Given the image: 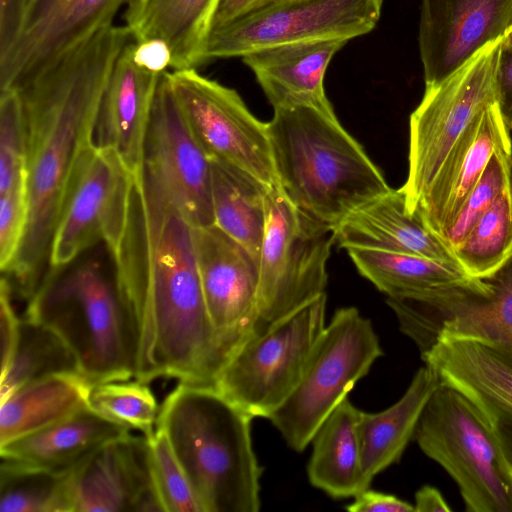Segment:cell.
<instances>
[{
  "label": "cell",
  "mask_w": 512,
  "mask_h": 512,
  "mask_svg": "<svg viewBox=\"0 0 512 512\" xmlns=\"http://www.w3.org/2000/svg\"><path fill=\"white\" fill-rule=\"evenodd\" d=\"M268 130L278 186L296 207L332 228L391 189L335 114L278 107Z\"/></svg>",
  "instance_id": "3957f363"
},
{
  "label": "cell",
  "mask_w": 512,
  "mask_h": 512,
  "mask_svg": "<svg viewBox=\"0 0 512 512\" xmlns=\"http://www.w3.org/2000/svg\"><path fill=\"white\" fill-rule=\"evenodd\" d=\"M382 355L371 321L355 307L325 326L289 397L267 418L295 451H303L330 413Z\"/></svg>",
  "instance_id": "52a82bcc"
},
{
  "label": "cell",
  "mask_w": 512,
  "mask_h": 512,
  "mask_svg": "<svg viewBox=\"0 0 512 512\" xmlns=\"http://www.w3.org/2000/svg\"><path fill=\"white\" fill-rule=\"evenodd\" d=\"M67 372L81 373L71 348L51 328L23 317L12 360L1 373L0 401L26 384Z\"/></svg>",
  "instance_id": "1f68e13d"
},
{
  "label": "cell",
  "mask_w": 512,
  "mask_h": 512,
  "mask_svg": "<svg viewBox=\"0 0 512 512\" xmlns=\"http://www.w3.org/2000/svg\"><path fill=\"white\" fill-rule=\"evenodd\" d=\"M441 385L465 396L485 418L512 417V348L465 338H438L423 354Z\"/></svg>",
  "instance_id": "7402d4cb"
},
{
  "label": "cell",
  "mask_w": 512,
  "mask_h": 512,
  "mask_svg": "<svg viewBox=\"0 0 512 512\" xmlns=\"http://www.w3.org/2000/svg\"><path fill=\"white\" fill-rule=\"evenodd\" d=\"M508 130L498 103L490 106L482 116L474 140L453 157L416 209L415 213L442 239L479 181L491 156L498 149H512Z\"/></svg>",
  "instance_id": "484cf974"
},
{
  "label": "cell",
  "mask_w": 512,
  "mask_h": 512,
  "mask_svg": "<svg viewBox=\"0 0 512 512\" xmlns=\"http://www.w3.org/2000/svg\"><path fill=\"white\" fill-rule=\"evenodd\" d=\"M488 296L470 295L439 309L407 305L401 314V328L427 351L438 338L476 339L512 348V258L489 279Z\"/></svg>",
  "instance_id": "d6986e66"
},
{
  "label": "cell",
  "mask_w": 512,
  "mask_h": 512,
  "mask_svg": "<svg viewBox=\"0 0 512 512\" xmlns=\"http://www.w3.org/2000/svg\"><path fill=\"white\" fill-rule=\"evenodd\" d=\"M214 224L258 262L264 238L268 185L226 161L210 158Z\"/></svg>",
  "instance_id": "4dcf8cb0"
},
{
  "label": "cell",
  "mask_w": 512,
  "mask_h": 512,
  "mask_svg": "<svg viewBox=\"0 0 512 512\" xmlns=\"http://www.w3.org/2000/svg\"><path fill=\"white\" fill-rule=\"evenodd\" d=\"M148 441L154 481L164 512H204L165 433L156 428Z\"/></svg>",
  "instance_id": "74e56055"
},
{
  "label": "cell",
  "mask_w": 512,
  "mask_h": 512,
  "mask_svg": "<svg viewBox=\"0 0 512 512\" xmlns=\"http://www.w3.org/2000/svg\"><path fill=\"white\" fill-rule=\"evenodd\" d=\"M28 219L26 182L0 195V268L7 274L19 252Z\"/></svg>",
  "instance_id": "f35d334b"
},
{
  "label": "cell",
  "mask_w": 512,
  "mask_h": 512,
  "mask_svg": "<svg viewBox=\"0 0 512 512\" xmlns=\"http://www.w3.org/2000/svg\"><path fill=\"white\" fill-rule=\"evenodd\" d=\"M502 38L441 82L425 86L409 122L408 176L400 188L414 214L451 158L498 103L496 71Z\"/></svg>",
  "instance_id": "8992f818"
},
{
  "label": "cell",
  "mask_w": 512,
  "mask_h": 512,
  "mask_svg": "<svg viewBox=\"0 0 512 512\" xmlns=\"http://www.w3.org/2000/svg\"><path fill=\"white\" fill-rule=\"evenodd\" d=\"M71 494L74 512H164L144 435L109 441L77 463Z\"/></svg>",
  "instance_id": "ac0fdd59"
},
{
  "label": "cell",
  "mask_w": 512,
  "mask_h": 512,
  "mask_svg": "<svg viewBox=\"0 0 512 512\" xmlns=\"http://www.w3.org/2000/svg\"><path fill=\"white\" fill-rule=\"evenodd\" d=\"M439 386L436 374L424 365L395 404L378 413L361 411L358 430L364 489L370 488L377 474L399 462L427 402Z\"/></svg>",
  "instance_id": "83f0119b"
},
{
  "label": "cell",
  "mask_w": 512,
  "mask_h": 512,
  "mask_svg": "<svg viewBox=\"0 0 512 512\" xmlns=\"http://www.w3.org/2000/svg\"><path fill=\"white\" fill-rule=\"evenodd\" d=\"M384 0H283L227 26L208 38L205 62L243 57L293 42L344 40L372 31Z\"/></svg>",
  "instance_id": "7c38bea8"
},
{
  "label": "cell",
  "mask_w": 512,
  "mask_h": 512,
  "mask_svg": "<svg viewBox=\"0 0 512 512\" xmlns=\"http://www.w3.org/2000/svg\"><path fill=\"white\" fill-rule=\"evenodd\" d=\"M129 431L87 405L44 429L0 446V457L49 469H69Z\"/></svg>",
  "instance_id": "4316f807"
},
{
  "label": "cell",
  "mask_w": 512,
  "mask_h": 512,
  "mask_svg": "<svg viewBox=\"0 0 512 512\" xmlns=\"http://www.w3.org/2000/svg\"><path fill=\"white\" fill-rule=\"evenodd\" d=\"M181 113L207 156L233 164L269 187L278 185L268 123L258 120L239 94L197 69L168 73Z\"/></svg>",
  "instance_id": "4fadbf2b"
},
{
  "label": "cell",
  "mask_w": 512,
  "mask_h": 512,
  "mask_svg": "<svg viewBox=\"0 0 512 512\" xmlns=\"http://www.w3.org/2000/svg\"><path fill=\"white\" fill-rule=\"evenodd\" d=\"M130 40L125 25L112 24L16 87L26 120L28 219L6 275L27 301L50 268L51 243L70 178L94 143L103 94Z\"/></svg>",
  "instance_id": "7a4b0ae2"
},
{
  "label": "cell",
  "mask_w": 512,
  "mask_h": 512,
  "mask_svg": "<svg viewBox=\"0 0 512 512\" xmlns=\"http://www.w3.org/2000/svg\"><path fill=\"white\" fill-rule=\"evenodd\" d=\"M453 252L460 267L479 280H489L512 258L511 184Z\"/></svg>",
  "instance_id": "836d02e7"
},
{
  "label": "cell",
  "mask_w": 512,
  "mask_h": 512,
  "mask_svg": "<svg viewBox=\"0 0 512 512\" xmlns=\"http://www.w3.org/2000/svg\"><path fill=\"white\" fill-rule=\"evenodd\" d=\"M266 208L253 335L325 293L326 265L335 242L334 228L296 207L278 185L270 187Z\"/></svg>",
  "instance_id": "9c48e42d"
},
{
  "label": "cell",
  "mask_w": 512,
  "mask_h": 512,
  "mask_svg": "<svg viewBox=\"0 0 512 512\" xmlns=\"http://www.w3.org/2000/svg\"><path fill=\"white\" fill-rule=\"evenodd\" d=\"M414 438L454 480L468 512H512V488L492 428L460 392L441 385Z\"/></svg>",
  "instance_id": "ba28073f"
},
{
  "label": "cell",
  "mask_w": 512,
  "mask_h": 512,
  "mask_svg": "<svg viewBox=\"0 0 512 512\" xmlns=\"http://www.w3.org/2000/svg\"><path fill=\"white\" fill-rule=\"evenodd\" d=\"M511 129H512V127H511Z\"/></svg>",
  "instance_id": "681fc988"
},
{
  "label": "cell",
  "mask_w": 512,
  "mask_h": 512,
  "mask_svg": "<svg viewBox=\"0 0 512 512\" xmlns=\"http://www.w3.org/2000/svg\"><path fill=\"white\" fill-rule=\"evenodd\" d=\"M221 0H131L124 13L132 40L162 39L172 52L171 68H197Z\"/></svg>",
  "instance_id": "d4e9b609"
},
{
  "label": "cell",
  "mask_w": 512,
  "mask_h": 512,
  "mask_svg": "<svg viewBox=\"0 0 512 512\" xmlns=\"http://www.w3.org/2000/svg\"><path fill=\"white\" fill-rule=\"evenodd\" d=\"M133 41L119 55L103 94L94 130V144L116 153L136 177L145 165V143L161 74L138 67Z\"/></svg>",
  "instance_id": "44dd1931"
},
{
  "label": "cell",
  "mask_w": 512,
  "mask_h": 512,
  "mask_svg": "<svg viewBox=\"0 0 512 512\" xmlns=\"http://www.w3.org/2000/svg\"><path fill=\"white\" fill-rule=\"evenodd\" d=\"M89 406L130 430L140 431L147 439L156 432L160 408L147 383L135 379L94 384Z\"/></svg>",
  "instance_id": "e575fe53"
},
{
  "label": "cell",
  "mask_w": 512,
  "mask_h": 512,
  "mask_svg": "<svg viewBox=\"0 0 512 512\" xmlns=\"http://www.w3.org/2000/svg\"><path fill=\"white\" fill-rule=\"evenodd\" d=\"M346 250L359 273L388 298L438 309L466 296H488L493 290L489 280L475 279L456 264L373 249Z\"/></svg>",
  "instance_id": "ffe728a7"
},
{
  "label": "cell",
  "mask_w": 512,
  "mask_h": 512,
  "mask_svg": "<svg viewBox=\"0 0 512 512\" xmlns=\"http://www.w3.org/2000/svg\"><path fill=\"white\" fill-rule=\"evenodd\" d=\"M512 180V149H498L443 240L454 250Z\"/></svg>",
  "instance_id": "8d00e7d4"
},
{
  "label": "cell",
  "mask_w": 512,
  "mask_h": 512,
  "mask_svg": "<svg viewBox=\"0 0 512 512\" xmlns=\"http://www.w3.org/2000/svg\"><path fill=\"white\" fill-rule=\"evenodd\" d=\"M145 165L193 227L214 224L210 159L181 113L167 71L154 97Z\"/></svg>",
  "instance_id": "9a60e30c"
},
{
  "label": "cell",
  "mask_w": 512,
  "mask_h": 512,
  "mask_svg": "<svg viewBox=\"0 0 512 512\" xmlns=\"http://www.w3.org/2000/svg\"><path fill=\"white\" fill-rule=\"evenodd\" d=\"M72 468L49 469L1 458L0 512H74Z\"/></svg>",
  "instance_id": "d6a6232c"
},
{
  "label": "cell",
  "mask_w": 512,
  "mask_h": 512,
  "mask_svg": "<svg viewBox=\"0 0 512 512\" xmlns=\"http://www.w3.org/2000/svg\"><path fill=\"white\" fill-rule=\"evenodd\" d=\"M361 411L346 397L325 419L311 443L310 483L332 498L355 497L362 480L359 418Z\"/></svg>",
  "instance_id": "f546056e"
},
{
  "label": "cell",
  "mask_w": 512,
  "mask_h": 512,
  "mask_svg": "<svg viewBox=\"0 0 512 512\" xmlns=\"http://www.w3.org/2000/svg\"><path fill=\"white\" fill-rule=\"evenodd\" d=\"M93 384L81 373L47 376L0 401V446L44 429L89 405Z\"/></svg>",
  "instance_id": "f1b7e54d"
},
{
  "label": "cell",
  "mask_w": 512,
  "mask_h": 512,
  "mask_svg": "<svg viewBox=\"0 0 512 512\" xmlns=\"http://www.w3.org/2000/svg\"><path fill=\"white\" fill-rule=\"evenodd\" d=\"M27 131L16 87L0 90V195L26 182Z\"/></svg>",
  "instance_id": "d590c367"
},
{
  "label": "cell",
  "mask_w": 512,
  "mask_h": 512,
  "mask_svg": "<svg viewBox=\"0 0 512 512\" xmlns=\"http://www.w3.org/2000/svg\"><path fill=\"white\" fill-rule=\"evenodd\" d=\"M451 510L442 493L436 487L424 485L415 493L414 511L449 512Z\"/></svg>",
  "instance_id": "bcb514c9"
},
{
  "label": "cell",
  "mask_w": 512,
  "mask_h": 512,
  "mask_svg": "<svg viewBox=\"0 0 512 512\" xmlns=\"http://www.w3.org/2000/svg\"><path fill=\"white\" fill-rule=\"evenodd\" d=\"M24 317L54 330L91 384L135 378L139 325L114 269L96 260L50 269Z\"/></svg>",
  "instance_id": "5b68a950"
},
{
  "label": "cell",
  "mask_w": 512,
  "mask_h": 512,
  "mask_svg": "<svg viewBox=\"0 0 512 512\" xmlns=\"http://www.w3.org/2000/svg\"><path fill=\"white\" fill-rule=\"evenodd\" d=\"M132 58L135 64L151 73L162 74L171 66L172 52L162 39L133 41Z\"/></svg>",
  "instance_id": "60d3db41"
},
{
  "label": "cell",
  "mask_w": 512,
  "mask_h": 512,
  "mask_svg": "<svg viewBox=\"0 0 512 512\" xmlns=\"http://www.w3.org/2000/svg\"><path fill=\"white\" fill-rule=\"evenodd\" d=\"M193 238L207 311L229 358L255 332L258 262L216 224L194 227Z\"/></svg>",
  "instance_id": "2e32d148"
},
{
  "label": "cell",
  "mask_w": 512,
  "mask_h": 512,
  "mask_svg": "<svg viewBox=\"0 0 512 512\" xmlns=\"http://www.w3.org/2000/svg\"><path fill=\"white\" fill-rule=\"evenodd\" d=\"M253 418L215 387L179 382L162 403L157 428L168 438L204 512H257L262 469Z\"/></svg>",
  "instance_id": "277c9868"
},
{
  "label": "cell",
  "mask_w": 512,
  "mask_h": 512,
  "mask_svg": "<svg viewBox=\"0 0 512 512\" xmlns=\"http://www.w3.org/2000/svg\"><path fill=\"white\" fill-rule=\"evenodd\" d=\"M504 38L508 40L509 42H512V25L508 28L506 31Z\"/></svg>",
  "instance_id": "7dc6e473"
},
{
  "label": "cell",
  "mask_w": 512,
  "mask_h": 512,
  "mask_svg": "<svg viewBox=\"0 0 512 512\" xmlns=\"http://www.w3.org/2000/svg\"><path fill=\"white\" fill-rule=\"evenodd\" d=\"M280 1L283 0H221L214 16L212 31L227 26Z\"/></svg>",
  "instance_id": "ee69618b"
},
{
  "label": "cell",
  "mask_w": 512,
  "mask_h": 512,
  "mask_svg": "<svg viewBox=\"0 0 512 512\" xmlns=\"http://www.w3.org/2000/svg\"><path fill=\"white\" fill-rule=\"evenodd\" d=\"M512 25V0H422L419 51L425 86L451 75Z\"/></svg>",
  "instance_id": "e0dca14e"
},
{
  "label": "cell",
  "mask_w": 512,
  "mask_h": 512,
  "mask_svg": "<svg viewBox=\"0 0 512 512\" xmlns=\"http://www.w3.org/2000/svg\"><path fill=\"white\" fill-rule=\"evenodd\" d=\"M193 225L144 165L134 178L114 273L139 325L135 379L213 386L228 359L211 323Z\"/></svg>",
  "instance_id": "6da1fadb"
},
{
  "label": "cell",
  "mask_w": 512,
  "mask_h": 512,
  "mask_svg": "<svg viewBox=\"0 0 512 512\" xmlns=\"http://www.w3.org/2000/svg\"><path fill=\"white\" fill-rule=\"evenodd\" d=\"M334 237L345 249L411 254L459 265L447 243L419 214L407 211L400 188H391L350 213L335 226Z\"/></svg>",
  "instance_id": "cb8c5ba5"
},
{
  "label": "cell",
  "mask_w": 512,
  "mask_h": 512,
  "mask_svg": "<svg viewBox=\"0 0 512 512\" xmlns=\"http://www.w3.org/2000/svg\"><path fill=\"white\" fill-rule=\"evenodd\" d=\"M325 312L324 293L244 341L221 368L215 389L252 418H268L297 386L326 326Z\"/></svg>",
  "instance_id": "30bf717a"
},
{
  "label": "cell",
  "mask_w": 512,
  "mask_h": 512,
  "mask_svg": "<svg viewBox=\"0 0 512 512\" xmlns=\"http://www.w3.org/2000/svg\"><path fill=\"white\" fill-rule=\"evenodd\" d=\"M511 194H512V180H511Z\"/></svg>",
  "instance_id": "c3c4849f"
},
{
  "label": "cell",
  "mask_w": 512,
  "mask_h": 512,
  "mask_svg": "<svg viewBox=\"0 0 512 512\" xmlns=\"http://www.w3.org/2000/svg\"><path fill=\"white\" fill-rule=\"evenodd\" d=\"M345 509L350 512H412L414 505L395 495L368 488L357 494Z\"/></svg>",
  "instance_id": "7bdbcfd3"
},
{
  "label": "cell",
  "mask_w": 512,
  "mask_h": 512,
  "mask_svg": "<svg viewBox=\"0 0 512 512\" xmlns=\"http://www.w3.org/2000/svg\"><path fill=\"white\" fill-rule=\"evenodd\" d=\"M12 294L11 282L3 275L0 282L1 373L12 360L19 335L20 319L12 304Z\"/></svg>",
  "instance_id": "ab89813d"
},
{
  "label": "cell",
  "mask_w": 512,
  "mask_h": 512,
  "mask_svg": "<svg viewBox=\"0 0 512 512\" xmlns=\"http://www.w3.org/2000/svg\"><path fill=\"white\" fill-rule=\"evenodd\" d=\"M131 0H28L18 33L0 56V90L18 87L97 32Z\"/></svg>",
  "instance_id": "5bb4252c"
},
{
  "label": "cell",
  "mask_w": 512,
  "mask_h": 512,
  "mask_svg": "<svg viewBox=\"0 0 512 512\" xmlns=\"http://www.w3.org/2000/svg\"><path fill=\"white\" fill-rule=\"evenodd\" d=\"M498 106L509 129L512 127V42L501 41L496 71Z\"/></svg>",
  "instance_id": "b9f144b4"
},
{
  "label": "cell",
  "mask_w": 512,
  "mask_h": 512,
  "mask_svg": "<svg viewBox=\"0 0 512 512\" xmlns=\"http://www.w3.org/2000/svg\"><path fill=\"white\" fill-rule=\"evenodd\" d=\"M344 40L285 43L242 57L273 108L309 106L334 115L325 89L326 70Z\"/></svg>",
  "instance_id": "603a6c76"
},
{
  "label": "cell",
  "mask_w": 512,
  "mask_h": 512,
  "mask_svg": "<svg viewBox=\"0 0 512 512\" xmlns=\"http://www.w3.org/2000/svg\"><path fill=\"white\" fill-rule=\"evenodd\" d=\"M135 176L116 153L94 143L70 178L51 243L49 265L62 268L104 242L112 253L125 230Z\"/></svg>",
  "instance_id": "8fae6325"
},
{
  "label": "cell",
  "mask_w": 512,
  "mask_h": 512,
  "mask_svg": "<svg viewBox=\"0 0 512 512\" xmlns=\"http://www.w3.org/2000/svg\"><path fill=\"white\" fill-rule=\"evenodd\" d=\"M485 419L492 428L512 488V417L499 415Z\"/></svg>",
  "instance_id": "f6af8a7d"
}]
</instances>
